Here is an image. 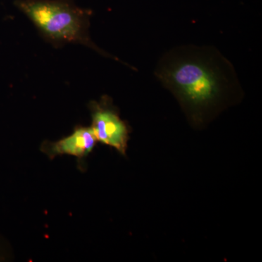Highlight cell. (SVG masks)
<instances>
[{
    "label": "cell",
    "mask_w": 262,
    "mask_h": 262,
    "mask_svg": "<svg viewBox=\"0 0 262 262\" xmlns=\"http://www.w3.org/2000/svg\"><path fill=\"white\" fill-rule=\"evenodd\" d=\"M160 82L192 113L194 120L241 90L230 62L211 47L181 46L165 53L155 70Z\"/></svg>",
    "instance_id": "6da1fadb"
},
{
    "label": "cell",
    "mask_w": 262,
    "mask_h": 262,
    "mask_svg": "<svg viewBox=\"0 0 262 262\" xmlns=\"http://www.w3.org/2000/svg\"><path fill=\"white\" fill-rule=\"evenodd\" d=\"M15 5L51 42L82 45L102 56L122 62L91 40V13L77 6L72 0H16Z\"/></svg>",
    "instance_id": "7a4b0ae2"
},
{
    "label": "cell",
    "mask_w": 262,
    "mask_h": 262,
    "mask_svg": "<svg viewBox=\"0 0 262 262\" xmlns=\"http://www.w3.org/2000/svg\"><path fill=\"white\" fill-rule=\"evenodd\" d=\"M90 108L92 117V124L90 127L97 141L125 155L129 139L128 127L108 98H103L99 102L94 101Z\"/></svg>",
    "instance_id": "3957f363"
},
{
    "label": "cell",
    "mask_w": 262,
    "mask_h": 262,
    "mask_svg": "<svg viewBox=\"0 0 262 262\" xmlns=\"http://www.w3.org/2000/svg\"><path fill=\"white\" fill-rule=\"evenodd\" d=\"M97 142L91 127H78L61 140L43 143L41 150L51 159L62 155L82 158L89 155Z\"/></svg>",
    "instance_id": "277c9868"
}]
</instances>
